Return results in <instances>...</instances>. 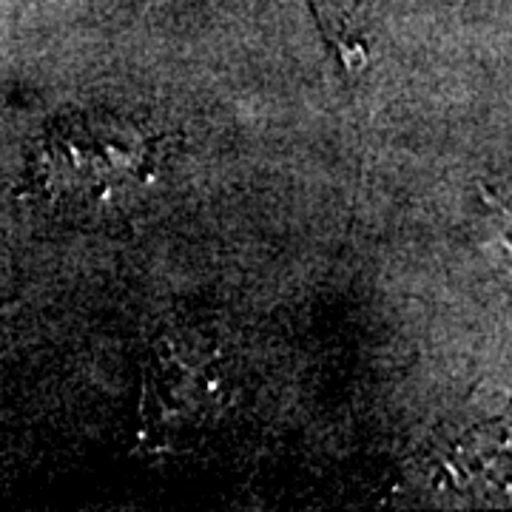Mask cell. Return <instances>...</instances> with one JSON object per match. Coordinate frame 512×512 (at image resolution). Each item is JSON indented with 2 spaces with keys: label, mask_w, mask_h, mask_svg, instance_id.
I'll list each match as a JSON object with an SVG mask.
<instances>
[{
  "label": "cell",
  "mask_w": 512,
  "mask_h": 512,
  "mask_svg": "<svg viewBox=\"0 0 512 512\" xmlns=\"http://www.w3.org/2000/svg\"><path fill=\"white\" fill-rule=\"evenodd\" d=\"M325 37L348 77H359L370 66L367 0H313Z\"/></svg>",
  "instance_id": "cell-4"
},
{
  "label": "cell",
  "mask_w": 512,
  "mask_h": 512,
  "mask_svg": "<svg viewBox=\"0 0 512 512\" xmlns=\"http://www.w3.org/2000/svg\"><path fill=\"white\" fill-rule=\"evenodd\" d=\"M160 140L140 120L74 114L49 128L35 160V185L60 208H111L154 183Z\"/></svg>",
  "instance_id": "cell-1"
},
{
  "label": "cell",
  "mask_w": 512,
  "mask_h": 512,
  "mask_svg": "<svg viewBox=\"0 0 512 512\" xmlns=\"http://www.w3.org/2000/svg\"><path fill=\"white\" fill-rule=\"evenodd\" d=\"M510 476V436L507 424L495 421L461 433L430 461V481L436 487H453L456 493H481L501 487Z\"/></svg>",
  "instance_id": "cell-3"
},
{
  "label": "cell",
  "mask_w": 512,
  "mask_h": 512,
  "mask_svg": "<svg viewBox=\"0 0 512 512\" xmlns=\"http://www.w3.org/2000/svg\"><path fill=\"white\" fill-rule=\"evenodd\" d=\"M231 402V376L222 350L191 333L163 336L146 362L143 433L157 447L200 439Z\"/></svg>",
  "instance_id": "cell-2"
}]
</instances>
